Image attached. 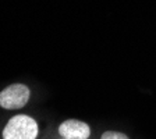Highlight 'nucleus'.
<instances>
[{
    "label": "nucleus",
    "mask_w": 156,
    "mask_h": 139,
    "mask_svg": "<svg viewBox=\"0 0 156 139\" xmlns=\"http://www.w3.org/2000/svg\"><path fill=\"white\" fill-rule=\"evenodd\" d=\"M38 136V124L28 116H16L3 130V139H35Z\"/></svg>",
    "instance_id": "1"
},
{
    "label": "nucleus",
    "mask_w": 156,
    "mask_h": 139,
    "mask_svg": "<svg viewBox=\"0 0 156 139\" xmlns=\"http://www.w3.org/2000/svg\"><path fill=\"white\" fill-rule=\"evenodd\" d=\"M28 86L23 84H14L7 86L6 89L0 92V106L7 110H16L24 107L29 100Z\"/></svg>",
    "instance_id": "2"
},
{
    "label": "nucleus",
    "mask_w": 156,
    "mask_h": 139,
    "mask_svg": "<svg viewBox=\"0 0 156 139\" xmlns=\"http://www.w3.org/2000/svg\"><path fill=\"white\" fill-rule=\"evenodd\" d=\"M58 134L66 139H88L91 135V128L82 121L67 120L58 127Z\"/></svg>",
    "instance_id": "3"
},
{
    "label": "nucleus",
    "mask_w": 156,
    "mask_h": 139,
    "mask_svg": "<svg viewBox=\"0 0 156 139\" xmlns=\"http://www.w3.org/2000/svg\"><path fill=\"white\" fill-rule=\"evenodd\" d=\"M101 139H128V136L121 132H114V131H107L102 135Z\"/></svg>",
    "instance_id": "4"
},
{
    "label": "nucleus",
    "mask_w": 156,
    "mask_h": 139,
    "mask_svg": "<svg viewBox=\"0 0 156 139\" xmlns=\"http://www.w3.org/2000/svg\"><path fill=\"white\" fill-rule=\"evenodd\" d=\"M63 139H66V138H63Z\"/></svg>",
    "instance_id": "5"
}]
</instances>
